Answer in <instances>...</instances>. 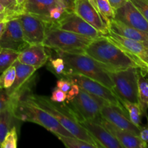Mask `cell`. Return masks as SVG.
I'll return each instance as SVG.
<instances>
[{"label":"cell","mask_w":148,"mask_h":148,"mask_svg":"<svg viewBox=\"0 0 148 148\" xmlns=\"http://www.w3.org/2000/svg\"><path fill=\"white\" fill-rule=\"evenodd\" d=\"M22 98L30 101L48 111L62 127L75 137L92 144L95 148L100 147L90 133L79 124L73 110L64 103L56 104V103L51 101L49 98L36 95L31 91L25 94Z\"/></svg>","instance_id":"cell-1"},{"label":"cell","mask_w":148,"mask_h":148,"mask_svg":"<svg viewBox=\"0 0 148 148\" xmlns=\"http://www.w3.org/2000/svg\"><path fill=\"white\" fill-rule=\"evenodd\" d=\"M85 53L101 64L108 72H116L130 67L141 69L132 56L114 44L106 36L92 40Z\"/></svg>","instance_id":"cell-2"},{"label":"cell","mask_w":148,"mask_h":148,"mask_svg":"<svg viewBox=\"0 0 148 148\" xmlns=\"http://www.w3.org/2000/svg\"><path fill=\"white\" fill-rule=\"evenodd\" d=\"M55 51L58 56H60L64 59L66 65L65 72L77 73L84 75L95 79L113 90L114 84L108 72L92 57L85 53H69L59 50Z\"/></svg>","instance_id":"cell-3"},{"label":"cell","mask_w":148,"mask_h":148,"mask_svg":"<svg viewBox=\"0 0 148 148\" xmlns=\"http://www.w3.org/2000/svg\"><path fill=\"white\" fill-rule=\"evenodd\" d=\"M46 35L42 44L46 48L69 53H85L93 39L63 30L55 25L46 23Z\"/></svg>","instance_id":"cell-4"},{"label":"cell","mask_w":148,"mask_h":148,"mask_svg":"<svg viewBox=\"0 0 148 148\" xmlns=\"http://www.w3.org/2000/svg\"><path fill=\"white\" fill-rule=\"evenodd\" d=\"M14 116L17 120L37 124L55 135L73 137L48 111L23 98L18 100L14 107ZM75 137V136H74Z\"/></svg>","instance_id":"cell-5"},{"label":"cell","mask_w":148,"mask_h":148,"mask_svg":"<svg viewBox=\"0 0 148 148\" xmlns=\"http://www.w3.org/2000/svg\"><path fill=\"white\" fill-rule=\"evenodd\" d=\"M140 68L130 67L116 72H108L114 91L119 98L138 103V71Z\"/></svg>","instance_id":"cell-6"},{"label":"cell","mask_w":148,"mask_h":148,"mask_svg":"<svg viewBox=\"0 0 148 148\" xmlns=\"http://www.w3.org/2000/svg\"><path fill=\"white\" fill-rule=\"evenodd\" d=\"M62 76L77 84L81 89L90 95L101 98L112 105L124 107L114 91L101 82L77 73L65 72Z\"/></svg>","instance_id":"cell-7"},{"label":"cell","mask_w":148,"mask_h":148,"mask_svg":"<svg viewBox=\"0 0 148 148\" xmlns=\"http://www.w3.org/2000/svg\"><path fill=\"white\" fill-rule=\"evenodd\" d=\"M78 120H95L101 116V106L95 97L84 90L69 102Z\"/></svg>","instance_id":"cell-8"},{"label":"cell","mask_w":148,"mask_h":148,"mask_svg":"<svg viewBox=\"0 0 148 148\" xmlns=\"http://www.w3.org/2000/svg\"><path fill=\"white\" fill-rule=\"evenodd\" d=\"M23 29L24 39L29 45L43 43L46 35V23L28 13L17 14Z\"/></svg>","instance_id":"cell-9"},{"label":"cell","mask_w":148,"mask_h":148,"mask_svg":"<svg viewBox=\"0 0 148 148\" xmlns=\"http://www.w3.org/2000/svg\"><path fill=\"white\" fill-rule=\"evenodd\" d=\"M29 46L25 40L21 23L17 17L7 22L5 30L0 38L1 49H7L18 53Z\"/></svg>","instance_id":"cell-10"},{"label":"cell","mask_w":148,"mask_h":148,"mask_svg":"<svg viewBox=\"0 0 148 148\" xmlns=\"http://www.w3.org/2000/svg\"><path fill=\"white\" fill-rule=\"evenodd\" d=\"M127 113L124 107L122 108L109 103L103 105L101 108V116L104 119L121 130L139 136L140 128L132 122Z\"/></svg>","instance_id":"cell-11"},{"label":"cell","mask_w":148,"mask_h":148,"mask_svg":"<svg viewBox=\"0 0 148 148\" xmlns=\"http://www.w3.org/2000/svg\"><path fill=\"white\" fill-rule=\"evenodd\" d=\"M74 12L95 27L103 36L108 34V27L91 0H75Z\"/></svg>","instance_id":"cell-12"},{"label":"cell","mask_w":148,"mask_h":148,"mask_svg":"<svg viewBox=\"0 0 148 148\" xmlns=\"http://www.w3.org/2000/svg\"><path fill=\"white\" fill-rule=\"evenodd\" d=\"M56 26L63 30L87 36L92 39L98 38L103 36L74 12H68L56 23Z\"/></svg>","instance_id":"cell-13"},{"label":"cell","mask_w":148,"mask_h":148,"mask_svg":"<svg viewBox=\"0 0 148 148\" xmlns=\"http://www.w3.org/2000/svg\"><path fill=\"white\" fill-rule=\"evenodd\" d=\"M13 65L16 70L15 79L13 85L6 90L10 95L16 94L22 98L25 94L31 91L30 87L33 85V75L37 69L17 60L14 62Z\"/></svg>","instance_id":"cell-14"},{"label":"cell","mask_w":148,"mask_h":148,"mask_svg":"<svg viewBox=\"0 0 148 148\" xmlns=\"http://www.w3.org/2000/svg\"><path fill=\"white\" fill-rule=\"evenodd\" d=\"M114 19L148 33V22L130 0L115 10Z\"/></svg>","instance_id":"cell-15"},{"label":"cell","mask_w":148,"mask_h":148,"mask_svg":"<svg viewBox=\"0 0 148 148\" xmlns=\"http://www.w3.org/2000/svg\"><path fill=\"white\" fill-rule=\"evenodd\" d=\"M79 122L90 133L100 147L122 148L119 142L98 121L94 120H79Z\"/></svg>","instance_id":"cell-16"},{"label":"cell","mask_w":148,"mask_h":148,"mask_svg":"<svg viewBox=\"0 0 148 148\" xmlns=\"http://www.w3.org/2000/svg\"><path fill=\"white\" fill-rule=\"evenodd\" d=\"M102 124L121 145L122 147L125 148H145L148 145L142 140L140 136L126 130H121L116 126L113 125L108 121L104 119L102 116L98 117L94 120Z\"/></svg>","instance_id":"cell-17"},{"label":"cell","mask_w":148,"mask_h":148,"mask_svg":"<svg viewBox=\"0 0 148 148\" xmlns=\"http://www.w3.org/2000/svg\"><path fill=\"white\" fill-rule=\"evenodd\" d=\"M106 36L114 44L118 46L126 53H127L129 55L132 56L134 59H136V61L141 66V69L144 70L145 69L147 66L143 64L140 61V58L144 55L145 51V48L143 42L123 37V36L116 34L111 31H108V34Z\"/></svg>","instance_id":"cell-18"},{"label":"cell","mask_w":148,"mask_h":148,"mask_svg":"<svg viewBox=\"0 0 148 148\" xmlns=\"http://www.w3.org/2000/svg\"><path fill=\"white\" fill-rule=\"evenodd\" d=\"M49 58V54L46 51V47L42 43H38L29 45L26 49L19 53L17 60L38 69L48 62Z\"/></svg>","instance_id":"cell-19"},{"label":"cell","mask_w":148,"mask_h":148,"mask_svg":"<svg viewBox=\"0 0 148 148\" xmlns=\"http://www.w3.org/2000/svg\"><path fill=\"white\" fill-rule=\"evenodd\" d=\"M59 4L66 6L60 0H26L22 12L33 14L48 23L50 10Z\"/></svg>","instance_id":"cell-20"},{"label":"cell","mask_w":148,"mask_h":148,"mask_svg":"<svg viewBox=\"0 0 148 148\" xmlns=\"http://www.w3.org/2000/svg\"><path fill=\"white\" fill-rule=\"evenodd\" d=\"M108 31H111L117 35L128 38L133 40L143 42L148 39V33L129 26L116 19H113L108 24Z\"/></svg>","instance_id":"cell-21"},{"label":"cell","mask_w":148,"mask_h":148,"mask_svg":"<svg viewBox=\"0 0 148 148\" xmlns=\"http://www.w3.org/2000/svg\"><path fill=\"white\" fill-rule=\"evenodd\" d=\"M12 101L10 105L0 112V144L4 140L7 132L13 127L14 121L17 119L14 116V107L18 100L21 99L16 95H11Z\"/></svg>","instance_id":"cell-22"},{"label":"cell","mask_w":148,"mask_h":148,"mask_svg":"<svg viewBox=\"0 0 148 148\" xmlns=\"http://www.w3.org/2000/svg\"><path fill=\"white\" fill-rule=\"evenodd\" d=\"M138 103L143 111V115H146L148 108V77L141 69L138 71Z\"/></svg>","instance_id":"cell-23"},{"label":"cell","mask_w":148,"mask_h":148,"mask_svg":"<svg viewBox=\"0 0 148 148\" xmlns=\"http://www.w3.org/2000/svg\"><path fill=\"white\" fill-rule=\"evenodd\" d=\"M119 101L127 111L129 118L131 120L132 122L137 127L141 129L142 116L143 114L139 103H132L121 99H119Z\"/></svg>","instance_id":"cell-24"},{"label":"cell","mask_w":148,"mask_h":148,"mask_svg":"<svg viewBox=\"0 0 148 148\" xmlns=\"http://www.w3.org/2000/svg\"><path fill=\"white\" fill-rule=\"evenodd\" d=\"M103 19L108 25L110 21L114 19L115 11L111 7L108 0H91Z\"/></svg>","instance_id":"cell-25"},{"label":"cell","mask_w":148,"mask_h":148,"mask_svg":"<svg viewBox=\"0 0 148 148\" xmlns=\"http://www.w3.org/2000/svg\"><path fill=\"white\" fill-rule=\"evenodd\" d=\"M19 53L7 49L0 50V74L8 69L17 60Z\"/></svg>","instance_id":"cell-26"},{"label":"cell","mask_w":148,"mask_h":148,"mask_svg":"<svg viewBox=\"0 0 148 148\" xmlns=\"http://www.w3.org/2000/svg\"><path fill=\"white\" fill-rule=\"evenodd\" d=\"M60 141L62 142L64 146L68 148H95L92 144L87 143L84 140L77 138L75 137H68L64 135H56Z\"/></svg>","instance_id":"cell-27"},{"label":"cell","mask_w":148,"mask_h":148,"mask_svg":"<svg viewBox=\"0 0 148 148\" xmlns=\"http://www.w3.org/2000/svg\"><path fill=\"white\" fill-rule=\"evenodd\" d=\"M15 77V67L12 64L0 75V88L5 90L10 88L14 83Z\"/></svg>","instance_id":"cell-28"},{"label":"cell","mask_w":148,"mask_h":148,"mask_svg":"<svg viewBox=\"0 0 148 148\" xmlns=\"http://www.w3.org/2000/svg\"><path fill=\"white\" fill-rule=\"evenodd\" d=\"M17 130L13 126L6 134L4 140L0 144L1 148H16L17 147Z\"/></svg>","instance_id":"cell-29"},{"label":"cell","mask_w":148,"mask_h":148,"mask_svg":"<svg viewBox=\"0 0 148 148\" xmlns=\"http://www.w3.org/2000/svg\"><path fill=\"white\" fill-rule=\"evenodd\" d=\"M0 3L4 6L11 19L16 17L17 14L21 13L16 0H0Z\"/></svg>","instance_id":"cell-30"},{"label":"cell","mask_w":148,"mask_h":148,"mask_svg":"<svg viewBox=\"0 0 148 148\" xmlns=\"http://www.w3.org/2000/svg\"><path fill=\"white\" fill-rule=\"evenodd\" d=\"M49 62L52 70L56 75H63V74L66 71V65H65L64 62V59L62 57L59 56V57L56 58V59L49 57Z\"/></svg>","instance_id":"cell-31"},{"label":"cell","mask_w":148,"mask_h":148,"mask_svg":"<svg viewBox=\"0 0 148 148\" xmlns=\"http://www.w3.org/2000/svg\"><path fill=\"white\" fill-rule=\"evenodd\" d=\"M148 22V0H130Z\"/></svg>","instance_id":"cell-32"},{"label":"cell","mask_w":148,"mask_h":148,"mask_svg":"<svg viewBox=\"0 0 148 148\" xmlns=\"http://www.w3.org/2000/svg\"><path fill=\"white\" fill-rule=\"evenodd\" d=\"M12 101V97L7 93L5 89L0 88V112L7 108Z\"/></svg>","instance_id":"cell-33"},{"label":"cell","mask_w":148,"mask_h":148,"mask_svg":"<svg viewBox=\"0 0 148 148\" xmlns=\"http://www.w3.org/2000/svg\"><path fill=\"white\" fill-rule=\"evenodd\" d=\"M49 99L56 103H62L66 100V93L58 88H55Z\"/></svg>","instance_id":"cell-34"},{"label":"cell","mask_w":148,"mask_h":148,"mask_svg":"<svg viewBox=\"0 0 148 148\" xmlns=\"http://www.w3.org/2000/svg\"><path fill=\"white\" fill-rule=\"evenodd\" d=\"M71 85H72V81L69 80L67 78L64 77H62L60 79L56 81V88H59L66 93L69 90Z\"/></svg>","instance_id":"cell-35"},{"label":"cell","mask_w":148,"mask_h":148,"mask_svg":"<svg viewBox=\"0 0 148 148\" xmlns=\"http://www.w3.org/2000/svg\"><path fill=\"white\" fill-rule=\"evenodd\" d=\"M79 90H80V88L79 85L72 81V85H71L70 89L66 92V103H69V102L76 97V95L79 93Z\"/></svg>","instance_id":"cell-36"},{"label":"cell","mask_w":148,"mask_h":148,"mask_svg":"<svg viewBox=\"0 0 148 148\" xmlns=\"http://www.w3.org/2000/svg\"><path fill=\"white\" fill-rule=\"evenodd\" d=\"M139 136L148 145V119L147 124L144 126V127H142L141 129H140Z\"/></svg>","instance_id":"cell-37"},{"label":"cell","mask_w":148,"mask_h":148,"mask_svg":"<svg viewBox=\"0 0 148 148\" xmlns=\"http://www.w3.org/2000/svg\"><path fill=\"white\" fill-rule=\"evenodd\" d=\"M127 1H129V0H108L111 7L114 9V11L124 5Z\"/></svg>","instance_id":"cell-38"},{"label":"cell","mask_w":148,"mask_h":148,"mask_svg":"<svg viewBox=\"0 0 148 148\" xmlns=\"http://www.w3.org/2000/svg\"><path fill=\"white\" fill-rule=\"evenodd\" d=\"M60 1H62L71 12H74V2H75V0H60Z\"/></svg>","instance_id":"cell-39"},{"label":"cell","mask_w":148,"mask_h":148,"mask_svg":"<svg viewBox=\"0 0 148 148\" xmlns=\"http://www.w3.org/2000/svg\"><path fill=\"white\" fill-rule=\"evenodd\" d=\"M140 61L145 66H148V49H145L144 55L140 58Z\"/></svg>","instance_id":"cell-40"},{"label":"cell","mask_w":148,"mask_h":148,"mask_svg":"<svg viewBox=\"0 0 148 148\" xmlns=\"http://www.w3.org/2000/svg\"><path fill=\"white\" fill-rule=\"evenodd\" d=\"M11 20V17L9 15L7 12H1L0 13V23L4 21H8V20Z\"/></svg>","instance_id":"cell-41"},{"label":"cell","mask_w":148,"mask_h":148,"mask_svg":"<svg viewBox=\"0 0 148 148\" xmlns=\"http://www.w3.org/2000/svg\"><path fill=\"white\" fill-rule=\"evenodd\" d=\"M7 21H4V22H1V23H0V38L1 37V36H2L4 30H5L6 25H7Z\"/></svg>","instance_id":"cell-42"},{"label":"cell","mask_w":148,"mask_h":148,"mask_svg":"<svg viewBox=\"0 0 148 148\" xmlns=\"http://www.w3.org/2000/svg\"><path fill=\"white\" fill-rule=\"evenodd\" d=\"M16 1H17V5H18L19 8H20V11H21V12H22L23 7V6H24V4H25V2L26 0H16Z\"/></svg>","instance_id":"cell-43"},{"label":"cell","mask_w":148,"mask_h":148,"mask_svg":"<svg viewBox=\"0 0 148 148\" xmlns=\"http://www.w3.org/2000/svg\"><path fill=\"white\" fill-rule=\"evenodd\" d=\"M5 12H6V10L5 8H4V7L1 4V3H0V13Z\"/></svg>","instance_id":"cell-44"},{"label":"cell","mask_w":148,"mask_h":148,"mask_svg":"<svg viewBox=\"0 0 148 148\" xmlns=\"http://www.w3.org/2000/svg\"><path fill=\"white\" fill-rule=\"evenodd\" d=\"M143 45H144V46L145 49H148V39H147L146 40H145V41H143Z\"/></svg>","instance_id":"cell-45"},{"label":"cell","mask_w":148,"mask_h":148,"mask_svg":"<svg viewBox=\"0 0 148 148\" xmlns=\"http://www.w3.org/2000/svg\"><path fill=\"white\" fill-rule=\"evenodd\" d=\"M142 70H143V69H142ZM143 71H144V72H145V74H146V75H147V76H148V66H146V68H145V69L144 70H143Z\"/></svg>","instance_id":"cell-46"},{"label":"cell","mask_w":148,"mask_h":148,"mask_svg":"<svg viewBox=\"0 0 148 148\" xmlns=\"http://www.w3.org/2000/svg\"><path fill=\"white\" fill-rule=\"evenodd\" d=\"M1 46H0V50H1Z\"/></svg>","instance_id":"cell-47"}]
</instances>
